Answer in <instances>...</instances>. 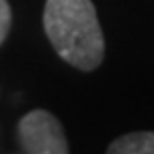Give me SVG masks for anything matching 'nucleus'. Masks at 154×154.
Returning <instances> with one entry per match:
<instances>
[{
	"label": "nucleus",
	"instance_id": "f03ea898",
	"mask_svg": "<svg viewBox=\"0 0 154 154\" xmlns=\"http://www.w3.org/2000/svg\"><path fill=\"white\" fill-rule=\"evenodd\" d=\"M17 139L28 154H66L69 141L60 120L45 109L28 111L17 124Z\"/></svg>",
	"mask_w": 154,
	"mask_h": 154
},
{
	"label": "nucleus",
	"instance_id": "7ed1b4c3",
	"mask_svg": "<svg viewBox=\"0 0 154 154\" xmlns=\"http://www.w3.org/2000/svg\"><path fill=\"white\" fill-rule=\"evenodd\" d=\"M109 154H154V131H137L122 135L107 148Z\"/></svg>",
	"mask_w": 154,
	"mask_h": 154
},
{
	"label": "nucleus",
	"instance_id": "20e7f679",
	"mask_svg": "<svg viewBox=\"0 0 154 154\" xmlns=\"http://www.w3.org/2000/svg\"><path fill=\"white\" fill-rule=\"evenodd\" d=\"M9 30H11V7L9 0H0V45L5 43Z\"/></svg>",
	"mask_w": 154,
	"mask_h": 154
},
{
	"label": "nucleus",
	"instance_id": "f257e3e1",
	"mask_svg": "<svg viewBox=\"0 0 154 154\" xmlns=\"http://www.w3.org/2000/svg\"><path fill=\"white\" fill-rule=\"evenodd\" d=\"M43 28L62 60L79 71H94L105 58V38L92 0H47Z\"/></svg>",
	"mask_w": 154,
	"mask_h": 154
}]
</instances>
